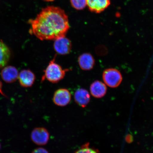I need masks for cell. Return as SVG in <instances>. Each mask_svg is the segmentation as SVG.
Listing matches in <instances>:
<instances>
[{"mask_svg": "<svg viewBox=\"0 0 153 153\" xmlns=\"http://www.w3.org/2000/svg\"><path fill=\"white\" fill-rule=\"evenodd\" d=\"M74 153H99L98 150L89 146V143H85Z\"/></svg>", "mask_w": 153, "mask_h": 153, "instance_id": "9a60e30c", "label": "cell"}, {"mask_svg": "<svg viewBox=\"0 0 153 153\" xmlns=\"http://www.w3.org/2000/svg\"><path fill=\"white\" fill-rule=\"evenodd\" d=\"M32 153H49L46 149L42 148H36L32 152Z\"/></svg>", "mask_w": 153, "mask_h": 153, "instance_id": "2e32d148", "label": "cell"}, {"mask_svg": "<svg viewBox=\"0 0 153 153\" xmlns=\"http://www.w3.org/2000/svg\"><path fill=\"white\" fill-rule=\"evenodd\" d=\"M56 55L49 62V65L44 72V75L42 81L45 79L53 83H56L64 78L68 69H63L60 65L55 62Z\"/></svg>", "mask_w": 153, "mask_h": 153, "instance_id": "7a4b0ae2", "label": "cell"}, {"mask_svg": "<svg viewBox=\"0 0 153 153\" xmlns=\"http://www.w3.org/2000/svg\"><path fill=\"white\" fill-rule=\"evenodd\" d=\"M2 84L1 82L0 81V93L5 96V95L3 93L2 91Z\"/></svg>", "mask_w": 153, "mask_h": 153, "instance_id": "e0dca14e", "label": "cell"}, {"mask_svg": "<svg viewBox=\"0 0 153 153\" xmlns=\"http://www.w3.org/2000/svg\"><path fill=\"white\" fill-rule=\"evenodd\" d=\"M102 79L105 85L112 88L118 87L122 81V76L119 70L114 68H109L103 72Z\"/></svg>", "mask_w": 153, "mask_h": 153, "instance_id": "3957f363", "label": "cell"}, {"mask_svg": "<svg viewBox=\"0 0 153 153\" xmlns=\"http://www.w3.org/2000/svg\"><path fill=\"white\" fill-rule=\"evenodd\" d=\"M72 47L71 41L66 36L59 38L54 40L53 48L58 54L61 55L69 54L71 51Z\"/></svg>", "mask_w": 153, "mask_h": 153, "instance_id": "8992f818", "label": "cell"}, {"mask_svg": "<svg viewBox=\"0 0 153 153\" xmlns=\"http://www.w3.org/2000/svg\"><path fill=\"white\" fill-rule=\"evenodd\" d=\"M19 74L18 70L12 66L5 67L2 70L1 73L3 79L8 83H13L16 81L18 78Z\"/></svg>", "mask_w": 153, "mask_h": 153, "instance_id": "7c38bea8", "label": "cell"}, {"mask_svg": "<svg viewBox=\"0 0 153 153\" xmlns=\"http://www.w3.org/2000/svg\"><path fill=\"white\" fill-rule=\"evenodd\" d=\"M87 5L91 12L100 13L110 5V0H86Z\"/></svg>", "mask_w": 153, "mask_h": 153, "instance_id": "52a82bcc", "label": "cell"}, {"mask_svg": "<svg viewBox=\"0 0 153 153\" xmlns=\"http://www.w3.org/2000/svg\"><path fill=\"white\" fill-rule=\"evenodd\" d=\"M74 100L78 105L85 108L90 101V95L87 90L82 88H78L74 93Z\"/></svg>", "mask_w": 153, "mask_h": 153, "instance_id": "ba28073f", "label": "cell"}, {"mask_svg": "<svg viewBox=\"0 0 153 153\" xmlns=\"http://www.w3.org/2000/svg\"><path fill=\"white\" fill-rule=\"evenodd\" d=\"M53 100L57 106L64 107L67 106L71 100V94L68 89L60 88L55 91Z\"/></svg>", "mask_w": 153, "mask_h": 153, "instance_id": "5b68a950", "label": "cell"}, {"mask_svg": "<svg viewBox=\"0 0 153 153\" xmlns=\"http://www.w3.org/2000/svg\"><path fill=\"white\" fill-rule=\"evenodd\" d=\"M10 51L2 41H0V68L4 67L9 62Z\"/></svg>", "mask_w": 153, "mask_h": 153, "instance_id": "4fadbf2b", "label": "cell"}, {"mask_svg": "<svg viewBox=\"0 0 153 153\" xmlns=\"http://www.w3.org/2000/svg\"><path fill=\"white\" fill-rule=\"evenodd\" d=\"M1 143H0V149H1Z\"/></svg>", "mask_w": 153, "mask_h": 153, "instance_id": "d6986e66", "label": "cell"}, {"mask_svg": "<svg viewBox=\"0 0 153 153\" xmlns=\"http://www.w3.org/2000/svg\"><path fill=\"white\" fill-rule=\"evenodd\" d=\"M72 6L77 10H82L87 6L86 0H70Z\"/></svg>", "mask_w": 153, "mask_h": 153, "instance_id": "5bb4252c", "label": "cell"}, {"mask_svg": "<svg viewBox=\"0 0 153 153\" xmlns=\"http://www.w3.org/2000/svg\"><path fill=\"white\" fill-rule=\"evenodd\" d=\"M91 94L97 98H101L105 96L107 91L106 85L102 82L96 81L91 84L90 87Z\"/></svg>", "mask_w": 153, "mask_h": 153, "instance_id": "8fae6325", "label": "cell"}, {"mask_svg": "<svg viewBox=\"0 0 153 153\" xmlns=\"http://www.w3.org/2000/svg\"><path fill=\"white\" fill-rule=\"evenodd\" d=\"M30 137L32 141L35 144L38 146H44L48 142L50 134L45 128L37 127L32 131Z\"/></svg>", "mask_w": 153, "mask_h": 153, "instance_id": "277c9868", "label": "cell"}, {"mask_svg": "<svg viewBox=\"0 0 153 153\" xmlns=\"http://www.w3.org/2000/svg\"><path fill=\"white\" fill-rule=\"evenodd\" d=\"M78 63L80 68L84 71L92 69L95 65V60L91 53H82L78 57Z\"/></svg>", "mask_w": 153, "mask_h": 153, "instance_id": "9c48e42d", "label": "cell"}, {"mask_svg": "<svg viewBox=\"0 0 153 153\" xmlns=\"http://www.w3.org/2000/svg\"><path fill=\"white\" fill-rule=\"evenodd\" d=\"M44 1H55V0H44Z\"/></svg>", "mask_w": 153, "mask_h": 153, "instance_id": "ac0fdd59", "label": "cell"}, {"mask_svg": "<svg viewBox=\"0 0 153 153\" xmlns=\"http://www.w3.org/2000/svg\"><path fill=\"white\" fill-rule=\"evenodd\" d=\"M30 32L38 39L54 40L65 37L70 28L68 15L58 7L48 6L42 10L35 18L29 21Z\"/></svg>", "mask_w": 153, "mask_h": 153, "instance_id": "6da1fadb", "label": "cell"}, {"mask_svg": "<svg viewBox=\"0 0 153 153\" xmlns=\"http://www.w3.org/2000/svg\"><path fill=\"white\" fill-rule=\"evenodd\" d=\"M20 85L24 87H30L33 85L36 80L35 74L29 70L22 71L19 74Z\"/></svg>", "mask_w": 153, "mask_h": 153, "instance_id": "30bf717a", "label": "cell"}]
</instances>
